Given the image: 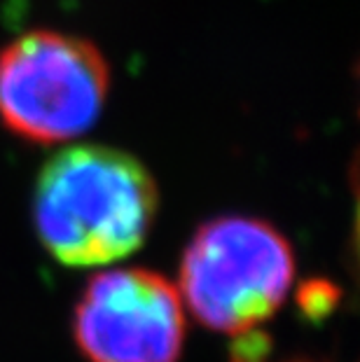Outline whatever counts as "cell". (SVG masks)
Here are the masks:
<instances>
[{"mask_svg":"<svg viewBox=\"0 0 360 362\" xmlns=\"http://www.w3.org/2000/svg\"><path fill=\"white\" fill-rule=\"evenodd\" d=\"M293 281V248L277 227L248 215H222L190 238L175 288L199 325L236 334L269 320Z\"/></svg>","mask_w":360,"mask_h":362,"instance_id":"cell-2","label":"cell"},{"mask_svg":"<svg viewBox=\"0 0 360 362\" xmlns=\"http://www.w3.org/2000/svg\"><path fill=\"white\" fill-rule=\"evenodd\" d=\"M110 66L94 42L30 30L0 49V119L35 145L71 143L101 117Z\"/></svg>","mask_w":360,"mask_h":362,"instance_id":"cell-3","label":"cell"},{"mask_svg":"<svg viewBox=\"0 0 360 362\" xmlns=\"http://www.w3.org/2000/svg\"><path fill=\"white\" fill-rule=\"evenodd\" d=\"M274 351L272 337L260 327L236 332L229 346V362H269Z\"/></svg>","mask_w":360,"mask_h":362,"instance_id":"cell-6","label":"cell"},{"mask_svg":"<svg viewBox=\"0 0 360 362\" xmlns=\"http://www.w3.org/2000/svg\"><path fill=\"white\" fill-rule=\"evenodd\" d=\"M339 302V288L330 281L313 279L306 281L297 292V306L309 322H323Z\"/></svg>","mask_w":360,"mask_h":362,"instance_id":"cell-5","label":"cell"},{"mask_svg":"<svg viewBox=\"0 0 360 362\" xmlns=\"http://www.w3.org/2000/svg\"><path fill=\"white\" fill-rule=\"evenodd\" d=\"M159 189L148 166L108 145H71L40 168L33 227L66 267H103L132 255L155 227Z\"/></svg>","mask_w":360,"mask_h":362,"instance_id":"cell-1","label":"cell"},{"mask_svg":"<svg viewBox=\"0 0 360 362\" xmlns=\"http://www.w3.org/2000/svg\"><path fill=\"white\" fill-rule=\"evenodd\" d=\"M73 339L87 362H178L185 304L178 288L150 269L101 272L75 304Z\"/></svg>","mask_w":360,"mask_h":362,"instance_id":"cell-4","label":"cell"}]
</instances>
